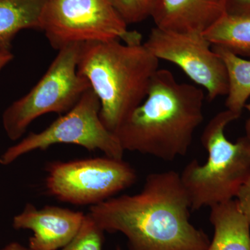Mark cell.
Instances as JSON below:
<instances>
[{
  "label": "cell",
  "mask_w": 250,
  "mask_h": 250,
  "mask_svg": "<svg viewBox=\"0 0 250 250\" xmlns=\"http://www.w3.org/2000/svg\"><path fill=\"white\" fill-rule=\"evenodd\" d=\"M191 203L174 170L149 174L142 190L90 206L104 231L123 233L129 250H207V233L190 221Z\"/></svg>",
  "instance_id": "obj_1"
},
{
  "label": "cell",
  "mask_w": 250,
  "mask_h": 250,
  "mask_svg": "<svg viewBox=\"0 0 250 250\" xmlns=\"http://www.w3.org/2000/svg\"><path fill=\"white\" fill-rule=\"evenodd\" d=\"M201 88L179 83L173 74L159 69L147 97L115 134L125 151L172 161L185 156L204 120Z\"/></svg>",
  "instance_id": "obj_2"
},
{
  "label": "cell",
  "mask_w": 250,
  "mask_h": 250,
  "mask_svg": "<svg viewBox=\"0 0 250 250\" xmlns=\"http://www.w3.org/2000/svg\"><path fill=\"white\" fill-rule=\"evenodd\" d=\"M159 60L145 44L121 41L81 45L77 70L100 100V117L113 133L147 97Z\"/></svg>",
  "instance_id": "obj_3"
},
{
  "label": "cell",
  "mask_w": 250,
  "mask_h": 250,
  "mask_svg": "<svg viewBox=\"0 0 250 250\" xmlns=\"http://www.w3.org/2000/svg\"><path fill=\"white\" fill-rule=\"evenodd\" d=\"M241 115L226 109L219 112L206 125L202 146L208 152L205 164L196 159L188 164L180 174L191 210H196L236 198L250 174V139L242 136L236 143L229 141L225 128Z\"/></svg>",
  "instance_id": "obj_4"
},
{
  "label": "cell",
  "mask_w": 250,
  "mask_h": 250,
  "mask_svg": "<svg viewBox=\"0 0 250 250\" xmlns=\"http://www.w3.org/2000/svg\"><path fill=\"white\" fill-rule=\"evenodd\" d=\"M81 45L59 49L45 75L30 91L6 108L2 125L11 141L21 139L29 125L42 115L70 111L90 88L88 80L77 70Z\"/></svg>",
  "instance_id": "obj_5"
},
{
  "label": "cell",
  "mask_w": 250,
  "mask_h": 250,
  "mask_svg": "<svg viewBox=\"0 0 250 250\" xmlns=\"http://www.w3.org/2000/svg\"><path fill=\"white\" fill-rule=\"evenodd\" d=\"M41 30L54 49L72 44L121 41L142 43L108 0H47Z\"/></svg>",
  "instance_id": "obj_6"
},
{
  "label": "cell",
  "mask_w": 250,
  "mask_h": 250,
  "mask_svg": "<svg viewBox=\"0 0 250 250\" xmlns=\"http://www.w3.org/2000/svg\"><path fill=\"white\" fill-rule=\"evenodd\" d=\"M100 100L91 88L70 111L59 117L46 129L30 133L1 156L0 164L8 166L36 150H46L57 144H73L90 152L100 150L108 157L123 159L125 150L114 133L106 129L100 117Z\"/></svg>",
  "instance_id": "obj_7"
},
{
  "label": "cell",
  "mask_w": 250,
  "mask_h": 250,
  "mask_svg": "<svg viewBox=\"0 0 250 250\" xmlns=\"http://www.w3.org/2000/svg\"><path fill=\"white\" fill-rule=\"evenodd\" d=\"M46 190L59 200L77 205H96L132 187L137 174L123 159L104 156L54 161L46 166Z\"/></svg>",
  "instance_id": "obj_8"
},
{
  "label": "cell",
  "mask_w": 250,
  "mask_h": 250,
  "mask_svg": "<svg viewBox=\"0 0 250 250\" xmlns=\"http://www.w3.org/2000/svg\"><path fill=\"white\" fill-rule=\"evenodd\" d=\"M143 43L159 60L180 67L194 83L207 90L210 101L228 94L226 67L204 34L173 32L155 27Z\"/></svg>",
  "instance_id": "obj_9"
},
{
  "label": "cell",
  "mask_w": 250,
  "mask_h": 250,
  "mask_svg": "<svg viewBox=\"0 0 250 250\" xmlns=\"http://www.w3.org/2000/svg\"><path fill=\"white\" fill-rule=\"evenodd\" d=\"M84 213L62 207L47 206L38 209L27 203L13 219L16 229H29L33 236L29 248L32 250H58L76 236L84 220Z\"/></svg>",
  "instance_id": "obj_10"
},
{
  "label": "cell",
  "mask_w": 250,
  "mask_h": 250,
  "mask_svg": "<svg viewBox=\"0 0 250 250\" xmlns=\"http://www.w3.org/2000/svg\"><path fill=\"white\" fill-rule=\"evenodd\" d=\"M227 0H154L151 17L156 27L204 34L226 14Z\"/></svg>",
  "instance_id": "obj_11"
},
{
  "label": "cell",
  "mask_w": 250,
  "mask_h": 250,
  "mask_svg": "<svg viewBox=\"0 0 250 250\" xmlns=\"http://www.w3.org/2000/svg\"><path fill=\"white\" fill-rule=\"evenodd\" d=\"M210 209L214 234L207 250H250V225L236 199Z\"/></svg>",
  "instance_id": "obj_12"
},
{
  "label": "cell",
  "mask_w": 250,
  "mask_h": 250,
  "mask_svg": "<svg viewBox=\"0 0 250 250\" xmlns=\"http://www.w3.org/2000/svg\"><path fill=\"white\" fill-rule=\"evenodd\" d=\"M47 0H0V51H11L21 31L41 30Z\"/></svg>",
  "instance_id": "obj_13"
},
{
  "label": "cell",
  "mask_w": 250,
  "mask_h": 250,
  "mask_svg": "<svg viewBox=\"0 0 250 250\" xmlns=\"http://www.w3.org/2000/svg\"><path fill=\"white\" fill-rule=\"evenodd\" d=\"M204 36L212 46L250 57V16L225 14Z\"/></svg>",
  "instance_id": "obj_14"
},
{
  "label": "cell",
  "mask_w": 250,
  "mask_h": 250,
  "mask_svg": "<svg viewBox=\"0 0 250 250\" xmlns=\"http://www.w3.org/2000/svg\"><path fill=\"white\" fill-rule=\"evenodd\" d=\"M212 47L223 59L228 72L229 88L225 106L227 109L241 116L250 98V60L223 47Z\"/></svg>",
  "instance_id": "obj_15"
},
{
  "label": "cell",
  "mask_w": 250,
  "mask_h": 250,
  "mask_svg": "<svg viewBox=\"0 0 250 250\" xmlns=\"http://www.w3.org/2000/svg\"><path fill=\"white\" fill-rule=\"evenodd\" d=\"M104 233L88 213L76 236L61 250H103ZM26 250H32L26 248Z\"/></svg>",
  "instance_id": "obj_16"
},
{
  "label": "cell",
  "mask_w": 250,
  "mask_h": 250,
  "mask_svg": "<svg viewBox=\"0 0 250 250\" xmlns=\"http://www.w3.org/2000/svg\"><path fill=\"white\" fill-rule=\"evenodd\" d=\"M127 25L151 17L154 0H108Z\"/></svg>",
  "instance_id": "obj_17"
},
{
  "label": "cell",
  "mask_w": 250,
  "mask_h": 250,
  "mask_svg": "<svg viewBox=\"0 0 250 250\" xmlns=\"http://www.w3.org/2000/svg\"><path fill=\"white\" fill-rule=\"evenodd\" d=\"M235 199L250 225V174L242 185Z\"/></svg>",
  "instance_id": "obj_18"
},
{
  "label": "cell",
  "mask_w": 250,
  "mask_h": 250,
  "mask_svg": "<svg viewBox=\"0 0 250 250\" xmlns=\"http://www.w3.org/2000/svg\"><path fill=\"white\" fill-rule=\"evenodd\" d=\"M226 14L231 16H250V0H227Z\"/></svg>",
  "instance_id": "obj_19"
},
{
  "label": "cell",
  "mask_w": 250,
  "mask_h": 250,
  "mask_svg": "<svg viewBox=\"0 0 250 250\" xmlns=\"http://www.w3.org/2000/svg\"><path fill=\"white\" fill-rule=\"evenodd\" d=\"M14 58L11 51H0V72Z\"/></svg>",
  "instance_id": "obj_20"
},
{
  "label": "cell",
  "mask_w": 250,
  "mask_h": 250,
  "mask_svg": "<svg viewBox=\"0 0 250 250\" xmlns=\"http://www.w3.org/2000/svg\"><path fill=\"white\" fill-rule=\"evenodd\" d=\"M245 108H246L250 113V118H248V121H246L245 129H246V136H247L248 139H250V101L249 103L246 104Z\"/></svg>",
  "instance_id": "obj_21"
},
{
  "label": "cell",
  "mask_w": 250,
  "mask_h": 250,
  "mask_svg": "<svg viewBox=\"0 0 250 250\" xmlns=\"http://www.w3.org/2000/svg\"><path fill=\"white\" fill-rule=\"evenodd\" d=\"M1 250H26V247L23 246L18 243H12Z\"/></svg>",
  "instance_id": "obj_22"
}]
</instances>
